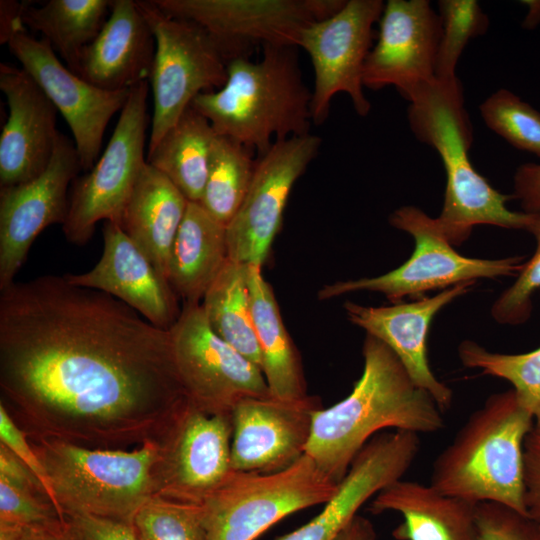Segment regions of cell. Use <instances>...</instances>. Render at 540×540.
Instances as JSON below:
<instances>
[{
  "label": "cell",
  "instance_id": "1",
  "mask_svg": "<svg viewBox=\"0 0 540 540\" xmlns=\"http://www.w3.org/2000/svg\"><path fill=\"white\" fill-rule=\"evenodd\" d=\"M0 389L29 437L98 449L159 441L189 402L169 331L64 275L0 290Z\"/></svg>",
  "mask_w": 540,
  "mask_h": 540
},
{
  "label": "cell",
  "instance_id": "2",
  "mask_svg": "<svg viewBox=\"0 0 540 540\" xmlns=\"http://www.w3.org/2000/svg\"><path fill=\"white\" fill-rule=\"evenodd\" d=\"M364 366L351 393L313 414L305 454L340 483L372 436L384 429L435 433L445 426L433 397L410 378L396 354L366 334Z\"/></svg>",
  "mask_w": 540,
  "mask_h": 540
},
{
  "label": "cell",
  "instance_id": "3",
  "mask_svg": "<svg viewBox=\"0 0 540 540\" xmlns=\"http://www.w3.org/2000/svg\"><path fill=\"white\" fill-rule=\"evenodd\" d=\"M297 50L268 45L259 61L230 60L225 85L199 94L191 106L208 119L217 135L258 156L276 141L310 133L312 91L304 81Z\"/></svg>",
  "mask_w": 540,
  "mask_h": 540
},
{
  "label": "cell",
  "instance_id": "4",
  "mask_svg": "<svg viewBox=\"0 0 540 540\" xmlns=\"http://www.w3.org/2000/svg\"><path fill=\"white\" fill-rule=\"evenodd\" d=\"M533 426L513 389L489 396L434 460L430 485L445 495L497 502L527 515L524 443Z\"/></svg>",
  "mask_w": 540,
  "mask_h": 540
},
{
  "label": "cell",
  "instance_id": "5",
  "mask_svg": "<svg viewBox=\"0 0 540 540\" xmlns=\"http://www.w3.org/2000/svg\"><path fill=\"white\" fill-rule=\"evenodd\" d=\"M28 438L62 518L89 515L131 522L141 506L158 495V441L127 450Z\"/></svg>",
  "mask_w": 540,
  "mask_h": 540
},
{
  "label": "cell",
  "instance_id": "6",
  "mask_svg": "<svg viewBox=\"0 0 540 540\" xmlns=\"http://www.w3.org/2000/svg\"><path fill=\"white\" fill-rule=\"evenodd\" d=\"M338 486L307 454L274 473L231 471L200 503L209 540H255L284 517L327 503Z\"/></svg>",
  "mask_w": 540,
  "mask_h": 540
},
{
  "label": "cell",
  "instance_id": "7",
  "mask_svg": "<svg viewBox=\"0 0 540 540\" xmlns=\"http://www.w3.org/2000/svg\"><path fill=\"white\" fill-rule=\"evenodd\" d=\"M396 229L410 234L414 250L401 266L377 277L337 281L319 289V300L357 291L378 292L393 303L429 290L446 289L480 278L517 276L524 257L478 259L459 254L443 235L436 218L413 205H405L389 216Z\"/></svg>",
  "mask_w": 540,
  "mask_h": 540
},
{
  "label": "cell",
  "instance_id": "8",
  "mask_svg": "<svg viewBox=\"0 0 540 540\" xmlns=\"http://www.w3.org/2000/svg\"><path fill=\"white\" fill-rule=\"evenodd\" d=\"M136 1L156 44L149 80L153 95L149 151L199 94L225 85L228 63L202 27L165 14L152 0Z\"/></svg>",
  "mask_w": 540,
  "mask_h": 540
},
{
  "label": "cell",
  "instance_id": "9",
  "mask_svg": "<svg viewBox=\"0 0 540 540\" xmlns=\"http://www.w3.org/2000/svg\"><path fill=\"white\" fill-rule=\"evenodd\" d=\"M149 82L131 88L108 145L95 165L74 180L62 225L70 243L86 244L99 221L121 224L124 210L147 164Z\"/></svg>",
  "mask_w": 540,
  "mask_h": 540
},
{
  "label": "cell",
  "instance_id": "10",
  "mask_svg": "<svg viewBox=\"0 0 540 540\" xmlns=\"http://www.w3.org/2000/svg\"><path fill=\"white\" fill-rule=\"evenodd\" d=\"M165 14L202 27L227 63L264 46L298 47L302 31L346 0H152Z\"/></svg>",
  "mask_w": 540,
  "mask_h": 540
},
{
  "label": "cell",
  "instance_id": "11",
  "mask_svg": "<svg viewBox=\"0 0 540 540\" xmlns=\"http://www.w3.org/2000/svg\"><path fill=\"white\" fill-rule=\"evenodd\" d=\"M169 333L182 386L195 408L232 415L240 401L270 396L261 369L212 330L201 303L183 304Z\"/></svg>",
  "mask_w": 540,
  "mask_h": 540
},
{
  "label": "cell",
  "instance_id": "12",
  "mask_svg": "<svg viewBox=\"0 0 540 540\" xmlns=\"http://www.w3.org/2000/svg\"><path fill=\"white\" fill-rule=\"evenodd\" d=\"M384 5L382 0H346L334 15L302 31L298 47L306 51L314 70L313 124L326 121L331 100L338 93L350 97L359 116L368 115L371 104L363 91V68Z\"/></svg>",
  "mask_w": 540,
  "mask_h": 540
},
{
  "label": "cell",
  "instance_id": "13",
  "mask_svg": "<svg viewBox=\"0 0 540 540\" xmlns=\"http://www.w3.org/2000/svg\"><path fill=\"white\" fill-rule=\"evenodd\" d=\"M321 138L308 133L274 142L256 160L246 196L226 226L228 257L262 267L278 233L290 192L316 158Z\"/></svg>",
  "mask_w": 540,
  "mask_h": 540
},
{
  "label": "cell",
  "instance_id": "14",
  "mask_svg": "<svg viewBox=\"0 0 540 540\" xmlns=\"http://www.w3.org/2000/svg\"><path fill=\"white\" fill-rule=\"evenodd\" d=\"M20 23L7 45L67 122L82 170L89 171L99 158L106 127L125 106L129 90L110 91L86 81L65 66L44 39H36Z\"/></svg>",
  "mask_w": 540,
  "mask_h": 540
},
{
  "label": "cell",
  "instance_id": "15",
  "mask_svg": "<svg viewBox=\"0 0 540 540\" xmlns=\"http://www.w3.org/2000/svg\"><path fill=\"white\" fill-rule=\"evenodd\" d=\"M82 170L75 144L58 132L49 165L26 183L0 187V290L14 282L38 235L64 224L68 187Z\"/></svg>",
  "mask_w": 540,
  "mask_h": 540
},
{
  "label": "cell",
  "instance_id": "16",
  "mask_svg": "<svg viewBox=\"0 0 540 540\" xmlns=\"http://www.w3.org/2000/svg\"><path fill=\"white\" fill-rule=\"evenodd\" d=\"M232 415L188 402L158 441V496L200 504L231 473Z\"/></svg>",
  "mask_w": 540,
  "mask_h": 540
},
{
  "label": "cell",
  "instance_id": "17",
  "mask_svg": "<svg viewBox=\"0 0 540 540\" xmlns=\"http://www.w3.org/2000/svg\"><path fill=\"white\" fill-rule=\"evenodd\" d=\"M378 23L363 68L364 87L394 86L403 95L435 78L441 20L429 1L389 0Z\"/></svg>",
  "mask_w": 540,
  "mask_h": 540
},
{
  "label": "cell",
  "instance_id": "18",
  "mask_svg": "<svg viewBox=\"0 0 540 540\" xmlns=\"http://www.w3.org/2000/svg\"><path fill=\"white\" fill-rule=\"evenodd\" d=\"M319 399L280 400L271 396L240 401L232 411V471L274 473L305 454Z\"/></svg>",
  "mask_w": 540,
  "mask_h": 540
},
{
  "label": "cell",
  "instance_id": "19",
  "mask_svg": "<svg viewBox=\"0 0 540 540\" xmlns=\"http://www.w3.org/2000/svg\"><path fill=\"white\" fill-rule=\"evenodd\" d=\"M419 449V436L411 431L393 430L373 437L357 454L324 509L276 540H335L368 499L402 479Z\"/></svg>",
  "mask_w": 540,
  "mask_h": 540
},
{
  "label": "cell",
  "instance_id": "20",
  "mask_svg": "<svg viewBox=\"0 0 540 540\" xmlns=\"http://www.w3.org/2000/svg\"><path fill=\"white\" fill-rule=\"evenodd\" d=\"M103 240V253L97 264L84 273L65 274V279L73 285L109 294L156 327L169 331L181 313L178 296L169 281L120 225L104 222Z\"/></svg>",
  "mask_w": 540,
  "mask_h": 540
},
{
  "label": "cell",
  "instance_id": "21",
  "mask_svg": "<svg viewBox=\"0 0 540 540\" xmlns=\"http://www.w3.org/2000/svg\"><path fill=\"white\" fill-rule=\"evenodd\" d=\"M0 89L9 109L0 136V187H8L33 180L49 165L58 110L22 68L1 63Z\"/></svg>",
  "mask_w": 540,
  "mask_h": 540
},
{
  "label": "cell",
  "instance_id": "22",
  "mask_svg": "<svg viewBox=\"0 0 540 540\" xmlns=\"http://www.w3.org/2000/svg\"><path fill=\"white\" fill-rule=\"evenodd\" d=\"M474 281L446 288L432 297L390 306H365L346 302L348 320L385 343L399 358L412 381L427 391L442 411L452 403V390L439 381L427 358V334L438 311L470 291Z\"/></svg>",
  "mask_w": 540,
  "mask_h": 540
},
{
  "label": "cell",
  "instance_id": "23",
  "mask_svg": "<svg viewBox=\"0 0 540 540\" xmlns=\"http://www.w3.org/2000/svg\"><path fill=\"white\" fill-rule=\"evenodd\" d=\"M155 38L135 0H113L97 37L84 49L77 75L110 91L150 80Z\"/></svg>",
  "mask_w": 540,
  "mask_h": 540
},
{
  "label": "cell",
  "instance_id": "24",
  "mask_svg": "<svg viewBox=\"0 0 540 540\" xmlns=\"http://www.w3.org/2000/svg\"><path fill=\"white\" fill-rule=\"evenodd\" d=\"M476 505L430 484L399 479L379 491L369 509L374 514L395 511L403 516L392 532L397 540H478Z\"/></svg>",
  "mask_w": 540,
  "mask_h": 540
},
{
  "label": "cell",
  "instance_id": "25",
  "mask_svg": "<svg viewBox=\"0 0 540 540\" xmlns=\"http://www.w3.org/2000/svg\"><path fill=\"white\" fill-rule=\"evenodd\" d=\"M188 203L166 176L147 163L122 216L123 231L167 280L171 249Z\"/></svg>",
  "mask_w": 540,
  "mask_h": 540
},
{
  "label": "cell",
  "instance_id": "26",
  "mask_svg": "<svg viewBox=\"0 0 540 540\" xmlns=\"http://www.w3.org/2000/svg\"><path fill=\"white\" fill-rule=\"evenodd\" d=\"M228 258L226 226L189 201L168 264V281L183 304L202 302Z\"/></svg>",
  "mask_w": 540,
  "mask_h": 540
},
{
  "label": "cell",
  "instance_id": "27",
  "mask_svg": "<svg viewBox=\"0 0 540 540\" xmlns=\"http://www.w3.org/2000/svg\"><path fill=\"white\" fill-rule=\"evenodd\" d=\"M262 267L248 265V286L261 371L270 396L299 400L307 395L301 360L283 323L272 287Z\"/></svg>",
  "mask_w": 540,
  "mask_h": 540
},
{
  "label": "cell",
  "instance_id": "28",
  "mask_svg": "<svg viewBox=\"0 0 540 540\" xmlns=\"http://www.w3.org/2000/svg\"><path fill=\"white\" fill-rule=\"evenodd\" d=\"M216 135L208 119L190 105L147 151V163L166 176L188 201L199 203Z\"/></svg>",
  "mask_w": 540,
  "mask_h": 540
},
{
  "label": "cell",
  "instance_id": "29",
  "mask_svg": "<svg viewBox=\"0 0 540 540\" xmlns=\"http://www.w3.org/2000/svg\"><path fill=\"white\" fill-rule=\"evenodd\" d=\"M111 5L110 0H49L37 7L21 3L20 17L77 74L82 53L101 31Z\"/></svg>",
  "mask_w": 540,
  "mask_h": 540
},
{
  "label": "cell",
  "instance_id": "30",
  "mask_svg": "<svg viewBox=\"0 0 540 540\" xmlns=\"http://www.w3.org/2000/svg\"><path fill=\"white\" fill-rule=\"evenodd\" d=\"M201 306L212 330L261 369L248 286V264L228 258Z\"/></svg>",
  "mask_w": 540,
  "mask_h": 540
},
{
  "label": "cell",
  "instance_id": "31",
  "mask_svg": "<svg viewBox=\"0 0 540 540\" xmlns=\"http://www.w3.org/2000/svg\"><path fill=\"white\" fill-rule=\"evenodd\" d=\"M254 151L226 136L216 135L211 148L208 176L199 204L227 226L240 208L251 184Z\"/></svg>",
  "mask_w": 540,
  "mask_h": 540
},
{
  "label": "cell",
  "instance_id": "32",
  "mask_svg": "<svg viewBox=\"0 0 540 540\" xmlns=\"http://www.w3.org/2000/svg\"><path fill=\"white\" fill-rule=\"evenodd\" d=\"M458 355L465 367L510 382L519 401L533 416V432L540 436V347L522 354H504L465 340L458 347Z\"/></svg>",
  "mask_w": 540,
  "mask_h": 540
},
{
  "label": "cell",
  "instance_id": "33",
  "mask_svg": "<svg viewBox=\"0 0 540 540\" xmlns=\"http://www.w3.org/2000/svg\"><path fill=\"white\" fill-rule=\"evenodd\" d=\"M131 523L143 540H209L201 504L157 495L141 506Z\"/></svg>",
  "mask_w": 540,
  "mask_h": 540
},
{
  "label": "cell",
  "instance_id": "34",
  "mask_svg": "<svg viewBox=\"0 0 540 540\" xmlns=\"http://www.w3.org/2000/svg\"><path fill=\"white\" fill-rule=\"evenodd\" d=\"M441 36L438 45L435 77H456V67L466 45L484 35L489 27L487 14L474 0L438 1Z\"/></svg>",
  "mask_w": 540,
  "mask_h": 540
},
{
  "label": "cell",
  "instance_id": "35",
  "mask_svg": "<svg viewBox=\"0 0 540 540\" xmlns=\"http://www.w3.org/2000/svg\"><path fill=\"white\" fill-rule=\"evenodd\" d=\"M486 126L516 149L540 158V112L507 89H499L479 106Z\"/></svg>",
  "mask_w": 540,
  "mask_h": 540
},
{
  "label": "cell",
  "instance_id": "36",
  "mask_svg": "<svg viewBox=\"0 0 540 540\" xmlns=\"http://www.w3.org/2000/svg\"><path fill=\"white\" fill-rule=\"evenodd\" d=\"M536 241L532 257L516 276L513 284L501 293L491 307L492 317L500 324L519 325L532 311V295L540 289V214H533L527 227Z\"/></svg>",
  "mask_w": 540,
  "mask_h": 540
},
{
  "label": "cell",
  "instance_id": "37",
  "mask_svg": "<svg viewBox=\"0 0 540 540\" xmlns=\"http://www.w3.org/2000/svg\"><path fill=\"white\" fill-rule=\"evenodd\" d=\"M64 519L41 492L0 479V524L24 528Z\"/></svg>",
  "mask_w": 540,
  "mask_h": 540
},
{
  "label": "cell",
  "instance_id": "38",
  "mask_svg": "<svg viewBox=\"0 0 540 540\" xmlns=\"http://www.w3.org/2000/svg\"><path fill=\"white\" fill-rule=\"evenodd\" d=\"M478 540H540L539 523L497 502L476 505Z\"/></svg>",
  "mask_w": 540,
  "mask_h": 540
},
{
  "label": "cell",
  "instance_id": "39",
  "mask_svg": "<svg viewBox=\"0 0 540 540\" xmlns=\"http://www.w3.org/2000/svg\"><path fill=\"white\" fill-rule=\"evenodd\" d=\"M0 443L13 452L33 473L54 506L53 494L45 469L36 455L27 433L16 423L2 401H0Z\"/></svg>",
  "mask_w": 540,
  "mask_h": 540
},
{
  "label": "cell",
  "instance_id": "40",
  "mask_svg": "<svg viewBox=\"0 0 540 540\" xmlns=\"http://www.w3.org/2000/svg\"><path fill=\"white\" fill-rule=\"evenodd\" d=\"M66 518L81 540H143L131 522L89 515Z\"/></svg>",
  "mask_w": 540,
  "mask_h": 540
},
{
  "label": "cell",
  "instance_id": "41",
  "mask_svg": "<svg viewBox=\"0 0 540 540\" xmlns=\"http://www.w3.org/2000/svg\"><path fill=\"white\" fill-rule=\"evenodd\" d=\"M524 503L527 516L540 523V436L533 430L524 443Z\"/></svg>",
  "mask_w": 540,
  "mask_h": 540
},
{
  "label": "cell",
  "instance_id": "42",
  "mask_svg": "<svg viewBox=\"0 0 540 540\" xmlns=\"http://www.w3.org/2000/svg\"><path fill=\"white\" fill-rule=\"evenodd\" d=\"M514 198L523 212L540 214V164L525 163L514 174Z\"/></svg>",
  "mask_w": 540,
  "mask_h": 540
},
{
  "label": "cell",
  "instance_id": "43",
  "mask_svg": "<svg viewBox=\"0 0 540 540\" xmlns=\"http://www.w3.org/2000/svg\"><path fill=\"white\" fill-rule=\"evenodd\" d=\"M0 479L39 491L48 497L45 489L33 473L2 443H0Z\"/></svg>",
  "mask_w": 540,
  "mask_h": 540
},
{
  "label": "cell",
  "instance_id": "44",
  "mask_svg": "<svg viewBox=\"0 0 540 540\" xmlns=\"http://www.w3.org/2000/svg\"><path fill=\"white\" fill-rule=\"evenodd\" d=\"M20 540H81L66 518L56 522L24 527Z\"/></svg>",
  "mask_w": 540,
  "mask_h": 540
},
{
  "label": "cell",
  "instance_id": "45",
  "mask_svg": "<svg viewBox=\"0 0 540 540\" xmlns=\"http://www.w3.org/2000/svg\"><path fill=\"white\" fill-rule=\"evenodd\" d=\"M335 540H376V533L370 521L356 515Z\"/></svg>",
  "mask_w": 540,
  "mask_h": 540
},
{
  "label": "cell",
  "instance_id": "46",
  "mask_svg": "<svg viewBox=\"0 0 540 540\" xmlns=\"http://www.w3.org/2000/svg\"><path fill=\"white\" fill-rule=\"evenodd\" d=\"M1 43H7L14 27L20 20L21 3L1 1Z\"/></svg>",
  "mask_w": 540,
  "mask_h": 540
},
{
  "label": "cell",
  "instance_id": "47",
  "mask_svg": "<svg viewBox=\"0 0 540 540\" xmlns=\"http://www.w3.org/2000/svg\"><path fill=\"white\" fill-rule=\"evenodd\" d=\"M526 8L527 13L523 20V27L533 29L540 24V0H525L521 1Z\"/></svg>",
  "mask_w": 540,
  "mask_h": 540
},
{
  "label": "cell",
  "instance_id": "48",
  "mask_svg": "<svg viewBox=\"0 0 540 540\" xmlns=\"http://www.w3.org/2000/svg\"><path fill=\"white\" fill-rule=\"evenodd\" d=\"M22 531L20 526L0 524V540H20Z\"/></svg>",
  "mask_w": 540,
  "mask_h": 540
},
{
  "label": "cell",
  "instance_id": "49",
  "mask_svg": "<svg viewBox=\"0 0 540 540\" xmlns=\"http://www.w3.org/2000/svg\"><path fill=\"white\" fill-rule=\"evenodd\" d=\"M539 528H540V523H539Z\"/></svg>",
  "mask_w": 540,
  "mask_h": 540
}]
</instances>
